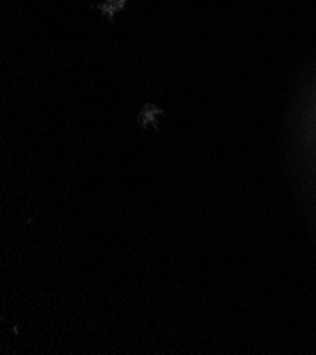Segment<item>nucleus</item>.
Wrapping results in <instances>:
<instances>
[]
</instances>
